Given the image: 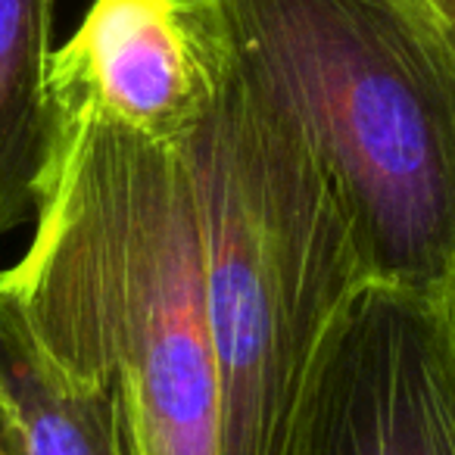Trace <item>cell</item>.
<instances>
[{"label":"cell","instance_id":"obj_1","mask_svg":"<svg viewBox=\"0 0 455 455\" xmlns=\"http://www.w3.org/2000/svg\"><path fill=\"white\" fill-rule=\"evenodd\" d=\"M35 235L0 278L76 374L125 393L144 455H219L200 225L181 150L51 88Z\"/></svg>","mask_w":455,"mask_h":455},{"label":"cell","instance_id":"obj_2","mask_svg":"<svg viewBox=\"0 0 455 455\" xmlns=\"http://www.w3.org/2000/svg\"><path fill=\"white\" fill-rule=\"evenodd\" d=\"M200 225L219 455H293L337 322L374 278L299 128L228 57L181 147Z\"/></svg>","mask_w":455,"mask_h":455},{"label":"cell","instance_id":"obj_3","mask_svg":"<svg viewBox=\"0 0 455 455\" xmlns=\"http://www.w3.org/2000/svg\"><path fill=\"white\" fill-rule=\"evenodd\" d=\"M231 63L306 138L374 278L455 268V47L434 0H206Z\"/></svg>","mask_w":455,"mask_h":455},{"label":"cell","instance_id":"obj_4","mask_svg":"<svg viewBox=\"0 0 455 455\" xmlns=\"http://www.w3.org/2000/svg\"><path fill=\"white\" fill-rule=\"evenodd\" d=\"M293 455H455V353L440 291L371 278L337 322Z\"/></svg>","mask_w":455,"mask_h":455},{"label":"cell","instance_id":"obj_5","mask_svg":"<svg viewBox=\"0 0 455 455\" xmlns=\"http://www.w3.org/2000/svg\"><path fill=\"white\" fill-rule=\"evenodd\" d=\"M228 47L206 0H94L53 51L51 88L181 150L212 103Z\"/></svg>","mask_w":455,"mask_h":455},{"label":"cell","instance_id":"obj_6","mask_svg":"<svg viewBox=\"0 0 455 455\" xmlns=\"http://www.w3.org/2000/svg\"><path fill=\"white\" fill-rule=\"evenodd\" d=\"M0 455H144L125 393L66 368L4 278Z\"/></svg>","mask_w":455,"mask_h":455},{"label":"cell","instance_id":"obj_7","mask_svg":"<svg viewBox=\"0 0 455 455\" xmlns=\"http://www.w3.org/2000/svg\"><path fill=\"white\" fill-rule=\"evenodd\" d=\"M57 0H0V237L35 219L53 144Z\"/></svg>","mask_w":455,"mask_h":455},{"label":"cell","instance_id":"obj_8","mask_svg":"<svg viewBox=\"0 0 455 455\" xmlns=\"http://www.w3.org/2000/svg\"><path fill=\"white\" fill-rule=\"evenodd\" d=\"M440 299H443V315H446L449 340H452V353H455V268H452V275H449L446 284H443Z\"/></svg>","mask_w":455,"mask_h":455},{"label":"cell","instance_id":"obj_9","mask_svg":"<svg viewBox=\"0 0 455 455\" xmlns=\"http://www.w3.org/2000/svg\"><path fill=\"white\" fill-rule=\"evenodd\" d=\"M436 10H440L443 22H446V32L452 38V47H455V0H434Z\"/></svg>","mask_w":455,"mask_h":455}]
</instances>
